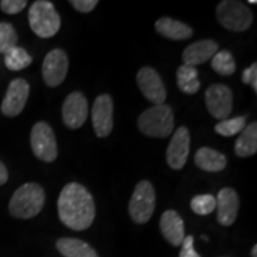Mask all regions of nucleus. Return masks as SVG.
<instances>
[{
    "instance_id": "1",
    "label": "nucleus",
    "mask_w": 257,
    "mask_h": 257,
    "mask_svg": "<svg viewBox=\"0 0 257 257\" xmlns=\"http://www.w3.org/2000/svg\"><path fill=\"white\" fill-rule=\"evenodd\" d=\"M57 211L62 224L74 231L88 229L95 218V205L91 193L76 182H70L61 191Z\"/></svg>"
},
{
    "instance_id": "2",
    "label": "nucleus",
    "mask_w": 257,
    "mask_h": 257,
    "mask_svg": "<svg viewBox=\"0 0 257 257\" xmlns=\"http://www.w3.org/2000/svg\"><path fill=\"white\" fill-rule=\"evenodd\" d=\"M46 202V193L38 184H24L14 193L9 204L12 217L30 219L40 214Z\"/></svg>"
},
{
    "instance_id": "3",
    "label": "nucleus",
    "mask_w": 257,
    "mask_h": 257,
    "mask_svg": "<svg viewBox=\"0 0 257 257\" xmlns=\"http://www.w3.org/2000/svg\"><path fill=\"white\" fill-rule=\"evenodd\" d=\"M137 126L148 137L166 138L174 131V112L168 105H154L138 117Z\"/></svg>"
},
{
    "instance_id": "4",
    "label": "nucleus",
    "mask_w": 257,
    "mask_h": 257,
    "mask_svg": "<svg viewBox=\"0 0 257 257\" xmlns=\"http://www.w3.org/2000/svg\"><path fill=\"white\" fill-rule=\"evenodd\" d=\"M29 24L31 30L41 38L55 36L61 27V18L53 3L37 0L29 10Z\"/></svg>"
},
{
    "instance_id": "5",
    "label": "nucleus",
    "mask_w": 257,
    "mask_h": 257,
    "mask_svg": "<svg viewBox=\"0 0 257 257\" xmlns=\"http://www.w3.org/2000/svg\"><path fill=\"white\" fill-rule=\"evenodd\" d=\"M156 206V194L152 182L142 180L136 185L128 202V214L136 224H146L150 220Z\"/></svg>"
},
{
    "instance_id": "6",
    "label": "nucleus",
    "mask_w": 257,
    "mask_h": 257,
    "mask_svg": "<svg viewBox=\"0 0 257 257\" xmlns=\"http://www.w3.org/2000/svg\"><path fill=\"white\" fill-rule=\"evenodd\" d=\"M217 19L221 27L231 31H245L252 24V12L242 2L223 0L217 6Z\"/></svg>"
},
{
    "instance_id": "7",
    "label": "nucleus",
    "mask_w": 257,
    "mask_h": 257,
    "mask_svg": "<svg viewBox=\"0 0 257 257\" xmlns=\"http://www.w3.org/2000/svg\"><path fill=\"white\" fill-rule=\"evenodd\" d=\"M30 143L35 156L44 162H54L57 157V143L53 128L46 121L34 125L30 135Z\"/></svg>"
},
{
    "instance_id": "8",
    "label": "nucleus",
    "mask_w": 257,
    "mask_h": 257,
    "mask_svg": "<svg viewBox=\"0 0 257 257\" xmlns=\"http://www.w3.org/2000/svg\"><path fill=\"white\" fill-rule=\"evenodd\" d=\"M205 102L212 117L225 120L232 112L233 96L231 89L223 83H213L207 88Z\"/></svg>"
},
{
    "instance_id": "9",
    "label": "nucleus",
    "mask_w": 257,
    "mask_h": 257,
    "mask_svg": "<svg viewBox=\"0 0 257 257\" xmlns=\"http://www.w3.org/2000/svg\"><path fill=\"white\" fill-rule=\"evenodd\" d=\"M69 61L62 49H54L47 54L42 64V75L47 86L57 87L66 79Z\"/></svg>"
},
{
    "instance_id": "10",
    "label": "nucleus",
    "mask_w": 257,
    "mask_h": 257,
    "mask_svg": "<svg viewBox=\"0 0 257 257\" xmlns=\"http://www.w3.org/2000/svg\"><path fill=\"white\" fill-rule=\"evenodd\" d=\"M137 85L143 95L154 105L165 104L167 91L162 79L154 68L143 67L137 73Z\"/></svg>"
},
{
    "instance_id": "11",
    "label": "nucleus",
    "mask_w": 257,
    "mask_h": 257,
    "mask_svg": "<svg viewBox=\"0 0 257 257\" xmlns=\"http://www.w3.org/2000/svg\"><path fill=\"white\" fill-rule=\"evenodd\" d=\"M92 121L99 138H105L111 134L113 128V101L108 94L96 96L92 107Z\"/></svg>"
},
{
    "instance_id": "12",
    "label": "nucleus",
    "mask_w": 257,
    "mask_h": 257,
    "mask_svg": "<svg viewBox=\"0 0 257 257\" xmlns=\"http://www.w3.org/2000/svg\"><path fill=\"white\" fill-rule=\"evenodd\" d=\"M88 117V102L81 92H73L62 106V119L68 128L76 130L85 124Z\"/></svg>"
},
{
    "instance_id": "13",
    "label": "nucleus",
    "mask_w": 257,
    "mask_h": 257,
    "mask_svg": "<svg viewBox=\"0 0 257 257\" xmlns=\"http://www.w3.org/2000/svg\"><path fill=\"white\" fill-rule=\"evenodd\" d=\"M30 86L24 79H15L10 82L2 102V112L6 117H17L27 105Z\"/></svg>"
},
{
    "instance_id": "14",
    "label": "nucleus",
    "mask_w": 257,
    "mask_h": 257,
    "mask_svg": "<svg viewBox=\"0 0 257 257\" xmlns=\"http://www.w3.org/2000/svg\"><path fill=\"white\" fill-rule=\"evenodd\" d=\"M191 144V135L186 126H180L173 135L170 143L167 148V163L172 169H182L187 162Z\"/></svg>"
},
{
    "instance_id": "15",
    "label": "nucleus",
    "mask_w": 257,
    "mask_h": 257,
    "mask_svg": "<svg viewBox=\"0 0 257 257\" xmlns=\"http://www.w3.org/2000/svg\"><path fill=\"white\" fill-rule=\"evenodd\" d=\"M217 220L221 226H230L237 219L239 210V198L236 191L230 187L220 189L217 198Z\"/></svg>"
},
{
    "instance_id": "16",
    "label": "nucleus",
    "mask_w": 257,
    "mask_h": 257,
    "mask_svg": "<svg viewBox=\"0 0 257 257\" xmlns=\"http://www.w3.org/2000/svg\"><path fill=\"white\" fill-rule=\"evenodd\" d=\"M160 230L165 239L173 246L181 245L186 237L184 219L174 210L163 212L160 219Z\"/></svg>"
},
{
    "instance_id": "17",
    "label": "nucleus",
    "mask_w": 257,
    "mask_h": 257,
    "mask_svg": "<svg viewBox=\"0 0 257 257\" xmlns=\"http://www.w3.org/2000/svg\"><path fill=\"white\" fill-rule=\"evenodd\" d=\"M218 43L213 40H201L195 42V43L189 44L184 50L182 54V60L184 64L191 67H197L211 60L216 55L218 51Z\"/></svg>"
},
{
    "instance_id": "18",
    "label": "nucleus",
    "mask_w": 257,
    "mask_h": 257,
    "mask_svg": "<svg viewBox=\"0 0 257 257\" xmlns=\"http://www.w3.org/2000/svg\"><path fill=\"white\" fill-rule=\"evenodd\" d=\"M155 29L161 36L168 40L182 41L193 36V29L191 27L169 17L160 18L155 23Z\"/></svg>"
},
{
    "instance_id": "19",
    "label": "nucleus",
    "mask_w": 257,
    "mask_h": 257,
    "mask_svg": "<svg viewBox=\"0 0 257 257\" xmlns=\"http://www.w3.org/2000/svg\"><path fill=\"white\" fill-rule=\"evenodd\" d=\"M194 162L197 167L205 172H221L226 167V157L211 148H200L195 154Z\"/></svg>"
},
{
    "instance_id": "20",
    "label": "nucleus",
    "mask_w": 257,
    "mask_h": 257,
    "mask_svg": "<svg viewBox=\"0 0 257 257\" xmlns=\"http://www.w3.org/2000/svg\"><path fill=\"white\" fill-rule=\"evenodd\" d=\"M56 248L64 257H99L88 243L78 238H60L56 242Z\"/></svg>"
},
{
    "instance_id": "21",
    "label": "nucleus",
    "mask_w": 257,
    "mask_h": 257,
    "mask_svg": "<svg viewBox=\"0 0 257 257\" xmlns=\"http://www.w3.org/2000/svg\"><path fill=\"white\" fill-rule=\"evenodd\" d=\"M257 152V123L249 124L240 133L234 144V153L239 157H249Z\"/></svg>"
},
{
    "instance_id": "22",
    "label": "nucleus",
    "mask_w": 257,
    "mask_h": 257,
    "mask_svg": "<svg viewBox=\"0 0 257 257\" xmlns=\"http://www.w3.org/2000/svg\"><path fill=\"white\" fill-rule=\"evenodd\" d=\"M176 82L180 91L186 94H195L201 87V83L198 80V70L195 67L182 64L176 72Z\"/></svg>"
},
{
    "instance_id": "23",
    "label": "nucleus",
    "mask_w": 257,
    "mask_h": 257,
    "mask_svg": "<svg viewBox=\"0 0 257 257\" xmlns=\"http://www.w3.org/2000/svg\"><path fill=\"white\" fill-rule=\"evenodd\" d=\"M5 66L8 69L18 72L29 67L32 62V57L29 55L28 51L21 47H15L5 54L4 57Z\"/></svg>"
},
{
    "instance_id": "24",
    "label": "nucleus",
    "mask_w": 257,
    "mask_h": 257,
    "mask_svg": "<svg viewBox=\"0 0 257 257\" xmlns=\"http://www.w3.org/2000/svg\"><path fill=\"white\" fill-rule=\"evenodd\" d=\"M211 67L214 72L219 74V75L229 76L232 75L236 70V63H234L233 56L231 55L230 51L221 50L217 51L216 55L212 57Z\"/></svg>"
},
{
    "instance_id": "25",
    "label": "nucleus",
    "mask_w": 257,
    "mask_h": 257,
    "mask_svg": "<svg viewBox=\"0 0 257 257\" xmlns=\"http://www.w3.org/2000/svg\"><path fill=\"white\" fill-rule=\"evenodd\" d=\"M216 198L211 194L195 195L191 201V208L198 216H208L216 210Z\"/></svg>"
},
{
    "instance_id": "26",
    "label": "nucleus",
    "mask_w": 257,
    "mask_h": 257,
    "mask_svg": "<svg viewBox=\"0 0 257 257\" xmlns=\"http://www.w3.org/2000/svg\"><path fill=\"white\" fill-rule=\"evenodd\" d=\"M245 127V117H234L230 119L221 120L214 126L217 134L224 137H231L233 135L242 133L243 128Z\"/></svg>"
},
{
    "instance_id": "27",
    "label": "nucleus",
    "mask_w": 257,
    "mask_h": 257,
    "mask_svg": "<svg viewBox=\"0 0 257 257\" xmlns=\"http://www.w3.org/2000/svg\"><path fill=\"white\" fill-rule=\"evenodd\" d=\"M18 35L10 23H0V53L5 54L17 47Z\"/></svg>"
},
{
    "instance_id": "28",
    "label": "nucleus",
    "mask_w": 257,
    "mask_h": 257,
    "mask_svg": "<svg viewBox=\"0 0 257 257\" xmlns=\"http://www.w3.org/2000/svg\"><path fill=\"white\" fill-rule=\"evenodd\" d=\"M28 5L27 0H3L0 2V9L8 15H17Z\"/></svg>"
},
{
    "instance_id": "29",
    "label": "nucleus",
    "mask_w": 257,
    "mask_h": 257,
    "mask_svg": "<svg viewBox=\"0 0 257 257\" xmlns=\"http://www.w3.org/2000/svg\"><path fill=\"white\" fill-rule=\"evenodd\" d=\"M242 81L245 85H249L255 93H257V63H252L249 68H246L242 74Z\"/></svg>"
},
{
    "instance_id": "30",
    "label": "nucleus",
    "mask_w": 257,
    "mask_h": 257,
    "mask_svg": "<svg viewBox=\"0 0 257 257\" xmlns=\"http://www.w3.org/2000/svg\"><path fill=\"white\" fill-rule=\"evenodd\" d=\"M193 244H194V237L186 236L181 244V251L179 253V257H201L195 251Z\"/></svg>"
},
{
    "instance_id": "31",
    "label": "nucleus",
    "mask_w": 257,
    "mask_h": 257,
    "mask_svg": "<svg viewBox=\"0 0 257 257\" xmlns=\"http://www.w3.org/2000/svg\"><path fill=\"white\" fill-rule=\"evenodd\" d=\"M69 4L81 14H89L98 5V0H72Z\"/></svg>"
},
{
    "instance_id": "32",
    "label": "nucleus",
    "mask_w": 257,
    "mask_h": 257,
    "mask_svg": "<svg viewBox=\"0 0 257 257\" xmlns=\"http://www.w3.org/2000/svg\"><path fill=\"white\" fill-rule=\"evenodd\" d=\"M9 180V172L6 169L5 165L3 162H0V186L6 184Z\"/></svg>"
},
{
    "instance_id": "33",
    "label": "nucleus",
    "mask_w": 257,
    "mask_h": 257,
    "mask_svg": "<svg viewBox=\"0 0 257 257\" xmlns=\"http://www.w3.org/2000/svg\"><path fill=\"white\" fill-rule=\"evenodd\" d=\"M251 257H257V245L252 246V250H251Z\"/></svg>"
},
{
    "instance_id": "34",
    "label": "nucleus",
    "mask_w": 257,
    "mask_h": 257,
    "mask_svg": "<svg viewBox=\"0 0 257 257\" xmlns=\"http://www.w3.org/2000/svg\"><path fill=\"white\" fill-rule=\"evenodd\" d=\"M249 4H257L256 0H249Z\"/></svg>"
},
{
    "instance_id": "35",
    "label": "nucleus",
    "mask_w": 257,
    "mask_h": 257,
    "mask_svg": "<svg viewBox=\"0 0 257 257\" xmlns=\"http://www.w3.org/2000/svg\"><path fill=\"white\" fill-rule=\"evenodd\" d=\"M200 238H201L202 240H204V239H205V240H208V238H207V237H206V236H201V237H200Z\"/></svg>"
}]
</instances>
